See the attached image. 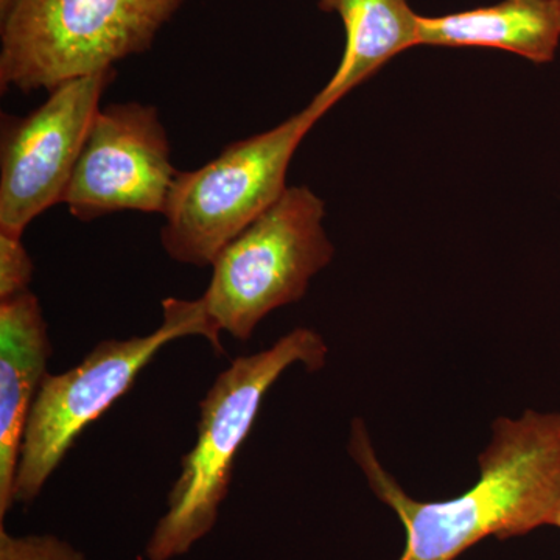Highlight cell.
<instances>
[{
  "mask_svg": "<svg viewBox=\"0 0 560 560\" xmlns=\"http://www.w3.org/2000/svg\"><path fill=\"white\" fill-rule=\"evenodd\" d=\"M349 453L372 492L404 525L399 560H456L488 537L526 536L550 526L560 504V412L528 410L518 419H497L478 458V481L451 500L408 495L382 466L361 420L352 423Z\"/></svg>",
  "mask_w": 560,
  "mask_h": 560,
  "instance_id": "cell-1",
  "label": "cell"
},
{
  "mask_svg": "<svg viewBox=\"0 0 560 560\" xmlns=\"http://www.w3.org/2000/svg\"><path fill=\"white\" fill-rule=\"evenodd\" d=\"M327 353L329 348L318 331L300 327L270 349L241 357L221 372L201 400L197 440L180 459L167 510L147 541V560L180 558L209 536L230 493L235 456L256 422L264 397L294 364L319 371Z\"/></svg>",
  "mask_w": 560,
  "mask_h": 560,
  "instance_id": "cell-2",
  "label": "cell"
},
{
  "mask_svg": "<svg viewBox=\"0 0 560 560\" xmlns=\"http://www.w3.org/2000/svg\"><path fill=\"white\" fill-rule=\"evenodd\" d=\"M187 0H11L0 13V88L51 91L145 54Z\"/></svg>",
  "mask_w": 560,
  "mask_h": 560,
  "instance_id": "cell-3",
  "label": "cell"
},
{
  "mask_svg": "<svg viewBox=\"0 0 560 560\" xmlns=\"http://www.w3.org/2000/svg\"><path fill=\"white\" fill-rule=\"evenodd\" d=\"M162 311L164 320L153 334L98 342L72 370L44 377L25 427L14 503L28 506L38 499L77 438L132 388L140 371L165 345L201 337L217 353L224 352L221 334L201 300L168 298Z\"/></svg>",
  "mask_w": 560,
  "mask_h": 560,
  "instance_id": "cell-4",
  "label": "cell"
},
{
  "mask_svg": "<svg viewBox=\"0 0 560 560\" xmlns=\"http://www.w3.org/2000/svg\"><path fill=\"white\" fill-rule=\"evenodd\" d=\"M324 215V201L315 191L287 187L270 209L220 250L200 298L220 334L248 341L265 316L305 296L311 280L334 259Z\"/></svg>",
  "mask_w": 560,
  "mask_h": 560,
  "instance_id": "cell-5",
  "label": "cell"
},
{
  "mask_svg": "<svg viewBox=\"0 0 560 560\" xmlns=\"http://www.w3.org/2000/svg\"><path fill=\"white\" fill-rule=\"evenodd\" d=\"M319 119L307 106L270 131L231 143L197 171L179 172L162 213L165 253L179 264L212 265L282 197L290 162Z\"/></svg>",
  "mask_w": 560,
  "mask_h": 560,
  "instance_id": "cell-6",
  "label": "cell"
},
{
  "mask_svg": "<svg viewBox=\"0 0 560 560\" xmlns=\"http://www.w3.org/2000/svg\"><path fill=\"white\" fill-rule=\"evenodd\" d=\"M116 69L65 81L25 117L2 116L0 232L22 237L61 202Z\"/></svg>",
  "mask_w": 560,
  "mask_h": 560,
  "instance_id": "cell-7",
  "label": "cell"
},
{
  "mask_svg": "<svg viewBox=\"0 0 560 560\" xmlns=\"http://www.w3.org/2000/svg\"><path fill=\"white\" fill-rule=\"evenodd\" d=\"M178 173L160 110L114 103L98 110L61 202L84 223L127 210L164 213Z\"/></svg>",
  "mask_w": 560,
  "mask_h": 560,
  "instance_id": "cell-8",
  "label": "cell"
},
{
  "mask_svg": "<svg viewBox=\"0 0 560 560\" xmlns=\"http://www.w3.org/2000/svg\"><path fill=\"white\" fill-rule=\"evenodd\" d=\"M51 345L32 291L0 301V521L14 506V481L33 400L49 372Z\"/></svg>",
  "mask_w": 560,
  "mask_h": 560,
  "instance_id": "cell-9",
  "label": "cell"
},
{
  "mask_svg": "<svg viewBox=\"0 0 560 560\" xmlns=\"http://www.w3.org/2000/svg\"><path fill=\"white\" fill-rule=\"evenodd\" d=\"M560 44V0H501L444 16L419 18V46L511 51L547 65Z\"/></svg>",
  "mask_w": 560,
  "mask_h": 560,
  "instance_id": "cell-10",
  "label": "cell"
},
{
  "mask_svg": "<svg viewBox=\"0 0 560 560\" xmlns=\"http://www.w3.org/2000/svg\"><path fill=\"white\" fill-rule=\"evenodd\" d=\"M318 7L324 13H337L346 31L340 66L308 105L323 117L386 62L419 46L420 14L408 0H318Z\"/></svg>",
  "mask_w": 560,
  "mask_h": 560,
  "instance_id": "cell-11",
  "label": "cell"
},
{
  "mask_svg": "<svg viewBox=\"0 0 560 560\" xmlns=\"http://www.w3.org/2000/svg\"><path fill=\"white\" fill-rule=\"evenodd\" d=\"M0 560H90L70 541L54 534L16 536L0 525Z\"/></svg>",
  "mask_w": 560,
  "mask_h": 560,
  "instance_id": "cell-12",
  "label": "cell"
},
{
  "mask_svg": "<svg viewBox=\"0 0 560 560\" xmlns=\"http://www.w3.org/2000/svg\"><path fill=\"white\" fill-rule=\"evenodd\" d=\"M33 271L35 267L22 237L0 232V301L31 291Z\"/></svg>",
  "mask_w": 560,
  "mask_h": 560,
  "instance_id": "cell-13",
  "label": "cell"
},
{
  "mask_svg": "<svg viewBox=\"0 0 560 560\" xmlns=\"http://www.w3.org/2000/svg\"><path fill=\"white\" fill-rule=\"evenodd\" d=\"M550 526H556V528L560 529V504L558 510H556L555 515H552Z\"/></svg>",
  "mask_w": 560,
  "mask_h": 560,
  "instance_id": "cell-14",
  "label": "cell"
},
{
  "mask_svg": "<svg viewBox=\"0 0 560 560\" xmlns=\"http://www.w3.org/2000/svg\"><path fill=\"white\" fill-rule=\"evenodd\" d=\"M10 3H11V0H0V13H2V11H5L7 9H9Z\"/></svg>",
  "mask_w": 560,
  "mask_h": 560,
  "instance_id": "cell-15",
  "label": "cell"
}]
</instances>
